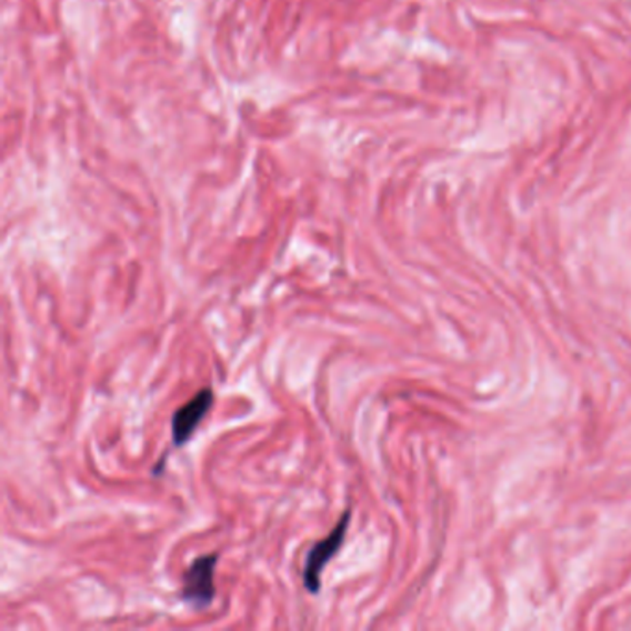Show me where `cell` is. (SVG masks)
<instances>
[{
    "label": "cell",
    "mask_w": 631,
    "mask_h": 631,
    "mask_svg": "<svg viewBox=\"0 0 631 631\" xmlns=\"http://www.w3.org/2000/svg\"><path fill=\"white\" fill-rule=\"evenodd\" d=\"M350 519H352L350 510L344 511L343 517L339 519L330 535L319 541L316 547H311L310 552L306 555L302 580H304V588L308 593L317 594L321 591L322 572L327 569L328 563L332 561L333 555L343 549L344 538H347V532H349Z\"/></svg>",
    "instance_id": "obj_1"
},
{
    "label": "cell",
    "mask_w": 631,
    "mask_h": 631,
    "mask_svg": "<svg viewBox=\"0 0 631 631\" xmlns=\"http://www.w3.org/2000/svg\"><path fill=\"white\" fill-rule=\"evenodd\" d=\"M219 554L200 555L183 572L182 599L194 610H206L216 600V567Z\"/></svg>",
    "instance_id": "obj_2"
},
{
    "label": "cell",
    "mask_w": 631,
    "mask_h": 631,
    "mask_svg": "<svg viewBox=\"0 0 631 631\" xmlns=\"http://www.w3.org/2000/svg\"><path fill=\"white\" fill-rule=\"evenodd\" d=\"M213 405V391L211 388L200 389L193 399L186 402L182 408L174 411L171 419L172 443L174 447H183L193 438L200 422L204 421Z\"/></svg>",
    "instance_id": "obj_3"
}]
</instances>
